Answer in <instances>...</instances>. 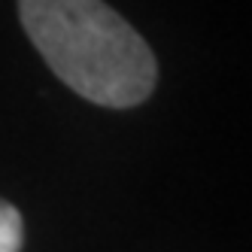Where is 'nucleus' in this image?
Returning a JSON list of instances; mask_svg holds the SVG:
<instances>
[{
  "instance_id": "obj_2",
  "label": "nucleus",
  "mask_w": 252,
  "mask_h": 252,
  "mask_svg": "<svg viewBox=\"0 0 252 252\" xmlns=\"http://www.w3.org/2000/svg\"><path fill=\"white\" fill-rule=\"evenodd\" d=\"M22 243H25L22 213L0 197V252H22Z\"/></svg>"
},
{
  "instance_id": "obj_1",
  "label": "nucleus",
  "mask_w": 252,
  "mask_h": 252,
  "mask_svg": "<svg viewBox=\"0 0 252 252\" xmlns=\"http://www.w3.org/2000/svg\"><path fill=\"white\" fill-rule=\"evenodd\" d=\"M19 19L52 73L85 100L125 110L152 94V49L103 0H19Z\"/></svg>"
}]
</instances>
